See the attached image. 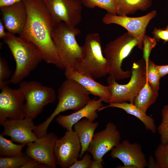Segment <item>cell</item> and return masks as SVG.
<instances>
[{
  "mask_svg": "<svg viewBox=\"0 0 168 168\" xmlns=\"http://www.w3.org/2000/svg\"><path fill=\"white\" fill-rule=\"evenodd\" d=\"M161 122L157 129L160 136L161 143L168 142V104L165 105L161 111Z\"/></svg>",
  "mask_w": 168,
  "mask_h": 168,
  "instance_id": "cell-29",
  "label": "cell"
},
{
  "mask_svg": "<svg viewBox=\"0 0 168 168\" xmlns=\"http://www.w3.org/2000/svg\"><path fill=\"white\" fill-rule=\"evenodd\" d=\"M0 89V122L6 119L24 118L25 100L19 90L8 85Z\"/></svg>",
  "mask_w": 168,
  "mask_h": 168,
  "instance_id": "cell-14",
  "label": "cell"
},
{
  "mask_svg": "<svg viewBox=\"0 0 168 168\" xmlns=\"http://www.w3.org/2000/svg\"><path fill=\"white\" fill-rule=\"evenodd\" d=\"M1 19L9 32L20 35L23 31L27 19V12L24 2L0 7Z\"/></svg>",
  "mask_w": 168,
  "mask_h": 168,
  "instance_id": "cell-17",
  "label": "cell"
},
{
  "mask_svg": "<svg viewBox=\"0 0 168 168\" xmlns=\"http://www.w3.org/2000/svg\"><path fill=\"white\" fill-rule=\"evenodd\" d=\"M0 124L3 128L1 134L10 137L13 141L27 144L38 138L34 132L36 126L30 119H6L0 122Z\"/></svg>",
  "mask_w": 168,
  "mask_h": 168,
  "instance_id": "cell-16",
  "label": "cell"
},
{
  "mask_svg": "<svg viewBox=\"0 0 168 168\" xmlns=\"http://www.w3.org/2000/svg\"><path fill=\"white\" fill-rule=\"evenodd\" d=\"M5 27L1 20H0V38L4 39L7 35V32L5 30Z\"/></svg>",
  "mask_w": 168,
  "mask_h": 168,
  "instance_id": "cell-38",
  "label": "cell"
},
{
  "mask_svg": "<svg viewBox=\"0 0 168 168\" xmlns=\"http://www.w3.org/2000/svg\"><path fill=\"white\" fill-rule=\"evenodd\" d=\"M90 94L77 82L66 78L58 89V102L54 110L44 121L36 126L34 130L38 138L42 137L47 134L50 124L60 113L69 110L76 112L83 108L91 100Z\"/></svg>",
  "mask_w": 168,
  "mask_h": 168,
  "instance_id": "cell-2",
  "label": "cell"
},
{
  "mask_svg": "<svg viewBox=\"0 0 168 168\" xmlns=\"http://www.w3.org/2000/svg\"><path fill=\"white\" fill-rule=\"evenodd\" d=\"M153 38L157 42L163 40L165 43L168 42V31L166 29L154 28L152 32Z\"/></svg>",
  "mask_w": 168,
  "mask_h": 168,
  "instance_id": "cell-33",
  "label": "cell"
},
{
  "mask_svg": "<svg viewBox=\"0 0 168 168\" xmlns=\"http://www.w3.org/2000/svg\"><path fill=\"white\" fill-rule=\"evenodd\" d=\"M156 66L161 78L168 74V65H158L156 64Z\"/></svg>",
  "mask_w": 168,
  "mask_h": 168,
  "instance_id": "cell-35",
  "label": "cell"
},
{
  "mask_svg": "<svg viewBox=\"0 0 168 168\" xmlns=\"http://www.w3.org/2000/svg\"><path fill=\"white\" fill-rule=\"evenodd\" d=\"M81 33L79 29L70 26L63 22L54 25L51 36L58 53L59 69H74L76 64L82 59L83 48L76 39V36Z\"/></svg>",
  "mask_w": 168,
  "mask_h": 168,
  "instance_id": "cell-4",
  "label": "cell"
},
{
  "mask_svg": "<svg viewBox=\"0 0 168 168\" xmlns=\"http://www.w3.org/2000/svg\"><path fill=\"white\" fill-rule=\"evenodd\" d=\"M12 71L9 68L6 61L0 57V89L8 85L10 83Z\"/></svg>",
  "mask_w": 168,
  "mask_h": 168,
  "instance_id": "cell-30",
  "label": "cell"
},
{
  "mask_svg": "<svg viewBox=\"0 0 168 168\" xmlns=\"http://www.w3.org/2000/svg\"><path fill=\"white\" fill-rule=\"evenodd\" d=\"M26 0H0V7L11 5L20 2H24Z\"/></svg>",
  "mask_w": 168,
  "mask_h": 168,
  "instance_id": "cell-36",
  "label": "cell"
},
{
  "mask_svg": "<svg viewBox=\"0 0 168 168\" xmlns=\"http://www.w3.org/2000/svg\"><path fill=\"white\" fill-rule=\"evenodd\" d=\"M58 139V137L54 133H47L44 137L38 138L35 141L27 143L26 154L49 168H55L57 165L54 151Z\"/></svg>",
  "mask_w": 168,
  "mask_h": 168,
  "instance_id": "cell-13",
  "label": "cell"
},
{
  "mask_svg": "<svg viewBox=\"0 0 168 168\" xmlns=\"http://www.w3.org/2000/svg\"><path fill=\"white\" fill-rule=\"evenodd\" d=\"M147 67V81L152 89L158 92L159 89L160 80L161 78L155 63L149 60Z\"/></svg>",
  "mask_w": 168,
  "mask_h": 168,
  "instance_id": "cell-27",
  "label": "cell"
},
{
  "mask_svg": "<svg viewBox=\"0 0 168 168\" xmlns=\"http://www.w3.org/2000/svg\"><path fill=\"white\" fill-rule=\"evenodd\" d=\"M82 46L83 58L76 64L74 69L94 79L108 74V64L103 54L99 34H87Z\"/></svg>",
  "mask_w": 168,
  "mask_h": 168,
  "instance_id": "cell-5",
  "label": "cell"
},
{
  "mask_svg": "<svg viewBox=\"0 0 168 168\" xmlns=\"http://www.w3.org/2000/svg\"><path fill=\"white\" fill-rule=\"evenodd\" d=\"M157 41L153 38L146 35L143 41V57L145 61L146 66L147 65L149 60V58L151 52L153 48L156 44Z\"/></svg>",
  "mask_w": 168,
  "mask_h": 168,
  "instance_id": "cell-31",
  "label": "cell"
},
{
  "mask_svg": "<svg viewBox=\"0 0 168 168\" xmlns=\"http://www.w3.org/2000/svg\"><path fill=\"white\" fill-rule=\"evenodd\" d=\"M92 156L88 153H84L80 160H76L69 168H91L93 160Z\"/></svg>",
  "mask_w": 168,
  "mask_h": 168,
  "instance_id": "cell-32",
  "label": "cell"
},
{
  "mask_svg": "<svg viewBox=\"0 0 168 168\" xmlns=\"http://www.w3.org/2000/svg\"><path fill=\"white\" fill-rule=\"evenodd\" d=\"M64 70V75L66 78L76 81L90 94L98 97L103 102L109 103L111 96L109 86L103 85L96 81L95 79L74 69L67 68Z\"/></svg>",
  "mask_w": 168,
  "mask_h": 168,
  "instance_id": "cell-19",
  "label": "cell"
},
{
  "mask_svg": "<svg viewBox=\"0 0 168 168\" xmlns=\"http://www.w3.org/2000/svg\"><path fill=\"white\" fill-rule=\"evenodd\" d=\"M111 157L118 158L124 164L116 168H144L147 167V161L142 147L138 143H130L128 140L120 142L114 147L110 153Z\"/></svg>",
  "mask_w": 168,
  "mask_h": 168,
  "instance_id": "cell-15",
  "label": "cell"
},
{
  "mask_svg": "<svg viewBox=\"0 0 168 168\" xmlns=\"http://www.w3.org/2000/svg\"><path fill=\"white\" fill-rule=\"evenodd\" d=\"M18 89L25 100V117L33 120L42 111L46 105L55 100L56 92L51 87L35 81H23Z\"/></svg>",
  "mask_w": 168,
  "mask_h": 168,
  "instance_id": "cell-7",
  "label": "cell"
},
{
  "mask_svg": "<svg viewBox=\"0 0 168 168\" xmlns=\"http://www.w3.org/2000/svg\"><path fill=\"white\" fill-rule=\"evenodd\" d=\"M138 44L137 40L128 32L106 44L103 53L109 65L108 78L119 80L131 77V71L123 70L122 65L123 60Z\"/></svg>",
  "mask_w": 168,
  "mask_h": 168,
  "instance_id": "cell-6",
  "label": "cell"
},
{
  "mask_svg": "<svg viewBox=\"0 0 168 168\" xmlns=\"http://www.w3.org/2000/svg\"><path fill=\"white\" fill-rule=\"evenodd\" d=\"M129 82L120 84L116 80L108 78L111 96L109 104L128 102L133 104L135 98L147 81V67L145 60L134 62L132 66Z\"/></svg>",
  "mask_w": 168,
  "mask_h": 168,
  "instance_id": "cell-8",
  "label": "cell"
},
{
  "mask_svg": "<svg viewBox=\"0 0 168 168\" xmlns=\"http://www.w3.org/2000/svg\"><path fill=\"white\" fill-rule=\"evenodd\" d=\"M81 148L76 132L73 129L67 130L55 144L54 153L57 165L62 168H69L80 157Z\"/></svg>",
  "mask_w": 168,
  "mask_h": 168,
  "instance_id": "cell-11",
  "label": "cell"
},
{
  "mask_svg": "<svg viewBox=\"0 0 168 168\" xmlns=\"http://www.w3.org/2000/svg\"><path fill=\"white\" fill-rule=\"evenodd\" d=\"M24 2L27 19L19 36L35 45L41 53L43 60L59 68L58 53L51 36L54 25L44 0H26Z\"/></svg>",
  "mask_w": 168,
  "mask_h": 168,
  "instance_id": "cell-1",
  "label": "cell"
},
{
  "mask_svg": "<svg viewBox=\"0 0 168 168\" xmlns=\"http://www.w3.org/2000/svg\"><path fill=\"white\" fill-rule=\"evenodd\" d=\"M102 162L97 160H93L91 168H103Z\"/></svg>",
  "mask_w": 168,
  "mask_h": 168,
  "instance_id": "cell-39",
  "label": "cell"
},
{
  "mask_svg": "<svg viewBox=\"0 0 168 168\" xmlns=\"http://www.w3.org/2000/svg\"><path fill=\"white\" fill-rule=\"evenodd\" d=\"M112 107L121 109L128 114L132 115L139 119L144 124L146 129L153 133L156 132L157 128L154 119L151 116L137 107L133 103L128 102L112 103L100 108L98 112L107 108Z\"/></svg>",
  "mask_w": 168,
  "mask_h": 168,
  "instance_id": "cell-21",
  "label": "cell"
},
{
  "mask_svg": "<svg viewBox=\"0 0 168 168\" xmlns=\"http://www.w3.org/2000/svg\"><path fill=\"white\" fill-rule=\"evenodd\" d=\"M82 4L88 8L98 7L105 10L108 13L119 15L117 0H81Z\"/></svg>",
  "mask_w": 168,
  "mask_h": 168,
  "instance_id": "cell-25",
  "label": "cell"
},
{
  "mask_svg": "<svg viewBox=\"0 0 168 168\" xmlns=\"http://www.w3.org/2000/svg\"></svg>",
  "mask_w": 168,
  "mask_h": 168,
  "instance_id": "cell-41",
  "label": "cell"
},
{
  "mask_svg": "<svg viewBox=\"0 0 168 168\" xmlns=\"http://www.w3.org/2000/svg\"><path fill=\"white\" fill-rule=\"evenodd\" d=\"M102 102L99 98L96 100L95 98L82 109L68 115H59L56 120L59 125L67 130H72L74 124L84 118L94 121L98 117V111L103 106Z\"/></svg>",
  "mask_w": 168,
  "mask_h": 168,
  "instance_id": "cell-18",
  "label": "cell"
},
{
  "mask_svg": "<svg viewBox=\"0 0 168 168\" xmlns=\"http://www.w3.org/2000/svg\"><path fill=\"white\" fill-rule=\"evenodd\" d=\"M158 92L154 91L147 81L135 97L133 104L146 113L148 108L156 101Z\"/></svg>",
  "mask_w": 168,
  "mask_h": 168,
  "instance_id": "cell-22",
  "label": "cell"
},
{
  "mask_svg": "<svg viewBox=\"0 0 168 168\" xmlns=\"http://www.w3.org/2000/svg\"><path fill=\"white\" fill-rule=\"evenodd\" d=\"M99 125L97 122L91 121L85 118L80 120L73 125L74 130L77 133L81 145L80 155L81 158L87 152L94 135L95 131Z\"/></svg>",
  "mask_w": 168,
  "mask_h": 168,
  "instance_id": "cell-20",
  "label": "cell"
},
{
  "mask_svg": "<svg viewBox=\"0 0 168 168\" xmlns=\"http://www.w3.org/2000/svg\"><path fill=\"white\" fill-rule=\"evenodd\" d=\"M157 15V12L156 10L138 17H130L126 15H114L107 13L104 16L102 21L105 24H115L125 29L128 33L138 40V47L142 49L147 27L151 20Z\"/></svg>",
  "mask_w": 168,
  "mask_h": 168,
  "instance_id": "cell-10",
  "label": "cell"
},
{
  "mask_svg": "<svg viewBox=\"0 0 168 168\" xmlns=\"http://www.w3.org/2000/svg\"><path fill=\"white\" fill-rule=\"evenodd\" d=\"M147 167L148 168H157L156 162V160H155L152 156H150L149 157Z\"/></svg>",
  "mask_w": 168,
  "mask_h": 168,
  "instance_id": "cell-37",
  "label": "cell"
},
{
  "mask_svg": "<svg viewBox=\"0 0 168 168\" xmlns=\"http://www.w3.org/2000/svg\"><path fill=\"white\" fill-rule=\"evenodd\" d=\"M119 15L134 13L138 10L145 11L152 6V0H117Z\"/></svg>",
  "mask_w": 168,
  "mask_h": 168,
  "instance_id": "cell-23",
  "label": "cell"
},
{
  "mask_svg": "<svg viewBox=\"0 0 168 168\" xmlns=\"http://www.w3.org/2000/svg\"><path fill=\"white\" fill-rule=\"evenodd\" d=\"M165 29L168 31V25L166 27Z\"/></svg>",
  "mask_w": 168,
  "mask_h": 168,
  "instance_id": "cell-40",
  "label": "cell"
},
{
  "mask_svg": "<svg viewBox=\"0 0 168 168\" xmlns=\"http://www.w3.org/2000/svg\"><path fill=\"white\" fill-rule=\"evenodd\" d=\"M26 144H17L11 140L7 139L1 134L0 135V155L4 156H12L26 155L22 149Z\"/></svg>",
  "mask_w": 168,
  "mask_h": 168,
  "instance_id": "cell-24",
  "label": "cell"
},
{
  "mask_svg": "<svg viewBox=\"0 0 168 168\" xmlns=\"http://www.w3.org/2000/svg\"><path fill=\"white\" fill-rule=\"evenodd\" d=\"M121 139V134L116 126L108 122L105 129L94 134L87 152L91 154L93 160L102 162L104 156L118 145Z\"/></svg>",
  "mask_w": 168,
  "mask_h": 168,
  "instance_id": "cell-12",
  "label": "cell"
},
{
  "mask_svg": "<svg viewBox=\"0 0 168 168\" xmlns=\"http://www.w3.org/2000/svg\"><path fill=\"white\" fill-rule=\"evenodd\" d=\"M3 40L16 63V68L10 78V82L19 84L43 60L42 55L34 44L8 31Z\"/></svg>",
  "mask_w": 168,
  "mask_h": 168,
  "instance_id": "cell-3",
  "label": "cell"
},
{
  "mask_svg": "<svg viewBox=\"0 0 168 168\" xmlns=\"http://www.w3.org/2000/svg\"><path fill=\"white\" fill-rule=\"evenodd\" d=\"M21 168H49L48 166L42 164L35 159L30 157Z\"/></svg>",
  "mask_w": 168,
  "mask_h": 168,
  "instance_id": "cell-34",
  "label": "cell"
},
{
  "mask_svg": "<svg viewBox=\"0 0 168 168\" xmlns=\"http://www.w3.org/2000/svg\"><path fill=\"white\" fill-rule=\"evenodd\" d=\"M25 155L0 157V168H21L29 159Z\"/></svg>",
  "mask_w": 168,
  "mask_h": 168,
  "instance_id": "cell-26",
  "label": "cell"
},
{
  "mask_svg": "<svg viewBox=\"0 0 168 168\" xmlns=\"http://www.w3.org/2000/svg\"><path fill=\"white\" fill-rule=\"evenodd\" d=\"M54 25L63 22L76 27L82 21L83 4L81 0H44Z\"/></svg>",
  "mask_w": 168,
  "mask_h": 168,
  "instance_id": "cell-9",
  "label": "cell"
},
{
  "mask_svg": "<svg viewBox=\"0 0 168 168\" xmlns=\"http://www.w3.org/2000/svg\"><path fill=\"white\" fill-rule=\"evenodd\" d=\"M154 154L157 168H168V142L159 144Z\"/></svg>",
  "mask_w": 168,
  "mask_h": 168,
  "instance_id": "cell-28",
  "label": "cell"
}]
</instances>
